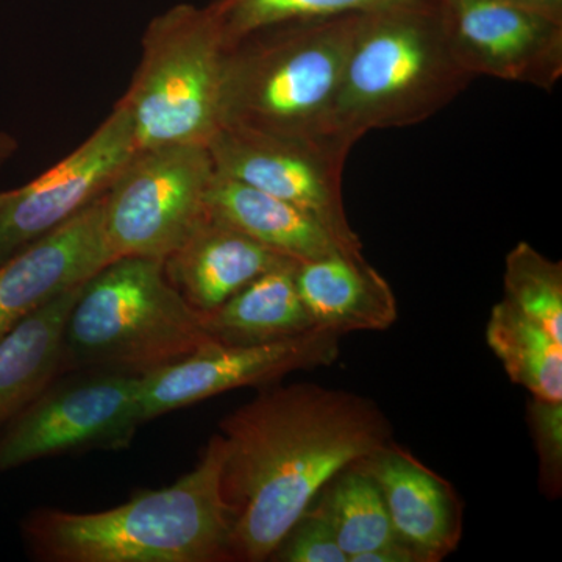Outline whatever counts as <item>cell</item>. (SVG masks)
<instances>
[{
	"label": "cell",
	"mask_w": 562,
	"mask_h": 562,
	"mask_svg": "<svg viewBox=\"0 0 562 562\" xmlns=\"http://www.w3.org/2000/svg\"><path fill=\"white\" fill-rule=\"evenodd\" d=\"M217 432L232 561L246 562L269 561L336 473L392 439L371 398L316 383L262 391L225 416Z\"/></svg>",
	"instance_id": "obj_1"
},
{
	"label": "cell",
	"mask_w": 562,
	"mask_h": 562,
	"mask_svg": "<svg viewBox=\"0 0 562 562\" xmlns=\"http://www.w3.org/2000/svg\"><path fill=\"white\" fill-rule=\"evenodd\" d=\"M224 441L214 432L198 464L171 486L140 491L98 513L40 508L22 535L49 562L232 561L233 517L222 497Z\"/></svg>",
	"instance_id": "obj_2"
},
{
	"label": "cell",
	"mask_w": 562,
	"mask_h": 562,
	"mask_svg": "<svg viewBox=\"0 0 562 562\" xmlns=\"http://www.w3.org/2000/svg\"><path fill=\"white\" fill-rule=\"evenodd\" d=\"M472 80L454 54L441 0L364 11L333 103L331 133L355 146L368 132L420 124Z\"/></svg>",
	"instance_id": "obj_3"
},
{
	"label": "cell",
	"mask_w": 562,
	"mask_h": 562,
	"mask_svg": "<svg viewBox=\"0 0 562 562\" xmlns=\"http://www.w3.org/2000/svg\"><path fill=\"white\" fill-rule=\"evenodd\" d=\"M360 14L269 25L227 46L221 127L335 136L333 103Z\"/></svg>",
	"instance_id": "obj_4"
},
{
	"label": "cell",
	"mask_w": 562,
	"mask_h": 562,
	"mask_svg": "<svg viewBox=\"0 0 562 562\" xmlns=\"http://www.w3.org/2000/svg\"><path fill=\"white\" fill-rule=\"evenodd\" d=\"M216 344L161 260L114 258L81 284L63 331V373L146 376Z\"/></svg>",
	"instance_id": "obj_5"
},
{
	"label": "cell",
	"mask_w": 562,
	"mask_h": 562,
	"mask_svg": "<svg viewBox=\"0 0 562 562\" xmlns=\"http://www.w3.org/2000/svg\"><path fill=\"white\" fill-rule=\"evenodd\" d=\"M224 35L213 7L180 3L151 20L124 98L138 150L209 146L221 128Z\"/></svg>",
	"instance_id": "obj_6"
},
{
	"label": "cell",
	"mask_w": 562,
	"mask_h": 562,
	"mask_svg": "<svg viewBox=\"0 0 562 562\" xmlns=\"http://www.w3.org/2000/svg\"><path fill=\"white\" fill-rule=\"evenodd\" d=\"M214 171L209 147L140 149L105 192L106 243L114 258L165 260L209 217Z\"/></svg>",
	"instance_id": "obj_7"
},
{
	"label": "cell",
	"mask_w": 562,
	"mask_h": 562,
	"mask_svg": "<svg viewBox=\"0 0 562 562\" xmlns=\"http://www.w3.org/2000/svg\"><path fill=\"white\" fill-rule=\"evenodd\" d=\"M60 375L0 431V473L44 458L131 446L140 424V376Z\"/></svg>",
	"instance_id": "obj_8"
},
{
	"label": "cell",
	"mask_w": 562,
	"mask_h": 562,
	"mask_svg": "<svg viewBox=\"0 0 562 562\" xmlns=\"http://www.w3.org/2000/svg\"><path fill=\"white\" fill-rule=\"evenodd\" d=\"M206 147L216 173L299 206L349 254L362 255L344 206V165L353 147L347 140L221 127Z\"/></svg>",
	"instance_id": "obj_9"
},
{
	"label": "cell",
	"mask_w": 562,
	"mask_h": 562,
	"mask_svg": "<svg viewBox=\"0 0 562 562\" xmlns=\"http://www.w3.org/2000/svg\"><path fill=\"white\" fill-rule=\"evenodd\" d=\"M336 333L314 328L284 341L255 346L211 344L160 371L140 376V414L154 420L206 398L262 386L292 372L325 368L338 360Z\"/></svg>",
	"instance_id": "obj_10"
},
{
	"label": "cell",
	"mask_w": 562,
	"mask_h": 562,
	"mask_svg": "<svg viewBox=\"0 0 562 562\" xmlns=\"http://www.w3.org/2000/svg\"><path fill=\"white\" fill-rule=\"evenodd\" d=\"M136 151L131 117L117 102L79 149L25 187L3 192L0 262L105 194Z\"/></svg>",
	"instance_id": "obj_11"
},
{
	"label": "cell",
	"mask_w": 562,
	"mask_h": 562,
	"mask_svg": "<svg viewBox=\"0 0 562 562\" xmlns=\"http://www.w3.org/2000/svg\"><path fill=\"white\" fill-rule=\"evenodd\" d=\"M454 54L473 77L552 91L562 76V21L508 0H441Z\"/></svg>",
	"instance_id": "obj_12"
},
{
	"label": "cell",
	"mask_w": 562,
	"mask_h": 562,
	"mask_svg": "<svg viewBox=\"0 0 562 562\" xmlns=\"http://www.w3.org/2000/svg\"><path fill=\"white\" fill-rule=\"evenodd\" d=\"M103 216L105 194L0 262V341L41 306L114 260Z\"/></svg>",
	"instance_id": "obj_13"
},
{
	"label": "cell",
	"mask_w": 562,
	"mask_h": 562,
	"mask_svg": "<svg viewBox=\"0 0 562 562\" xmlns=\"http://www.w3.org/2000/svg\"><path fill=\"white\" fill-rule=\"evenodd\" d=\"M357 464L379 486L395 535L419 562L446 560L458 549L462 502L452 484L392 439Z\"/></svg>",
	"instance_id": "obj_14"
},
{
	"label": "cell",
	"mask_w": 562,
	"mask_h": 562,
	"mask_svg": "<svg viewBox=\"0 0 562 562\" xmlns=\"http://www.w3.org/2000/svg\"><path fill=\"white\" fill-rule=\"evenodd\" d=\"M291 261L295 260L209 216L162 266L169 283L203 316L262 273Z\"/></svg>",
	"instance_id": "obj_15"
},
{
	"label": "cell",
	"mask_w": 562,
	"mask_h": 562,
	"mask_svg": "<svg viewBox=\"0 0 562 562\" xmlns=\"http://www.w3.org/2000/svg\"><path fill=\"white\" fill-rule=\"evenodd\" d=\"M295 284L314 327L342 336L384 331L397 322L391 284L362 255L335 254L299 262Z\"/></svg>",
	"instance_id": "obj_16"
},
{
	"label": "cell",
	"mask_w": 562,
	"mask_h": 562,
	"mask_svg": "<svg viewBox=\"0 0 562 562\" xmlns=\"http://www.w3.org/2000/svg\"><path fill=\"white\" fill-rule=\"evenodd\" d=\"M206 211L283 257L299 262L349 254L321 222L286 201L214 173ZM353 255V254H350Z\"/></svg>",
	"instance_id": "obj_17"
},
{
	"label": "cell",
	"mask_w": 562,
	"mask_h": 562,
	"mask_svg": "<svg viewBox=\"0 0 562 562\" xmlns=\"http://www.w3.org/2000/svg\"><path fill=\"white\" fill-rule=\"evenodd\" d=\"M297 265L299 261H291L262 273L220 308L203 314V325L213 341L222 346H255L314 330L295 284Z\"/></svg>",
	"instance_id": "obj_18"
},
{
	"label": "cell",
	"mask_w": 562,
	"mask_h": 562,
	"mask_svg": "<svg viewBox=\"0 0 562 562\" xmlns=\"http://www.w3.org/2000/svg\"><path fill=\"white\" fill-rule=\"evenodd\" d=\"M80 288L41 306L0 341V431L61 375L63 331Z\"/></svg>",
	"instance_id": "obj_19"
},
{
	"label": "cell",
	"mask_w": 562,
	"mask_h": 562,
	"mask_svg": "<svg viewBox=\"0 0 562 562\" xmlns=\"http://www.w3.org/2000/svg\"><path fill=\"white\" fill-rule=\"evenodd\" d=\"M486 342L513 383L532 397L562 402V342L503 299L491 310Z\"/></svg>",
	"instance_id": "obj_20"
},
{
	"label": "cell",
	"mask_w": 562,
	"mask_h": 562,
	"mask_svg": "<svg viewBox=\"0 0 562 562\" xmlns=\"http://www.w3.org/2000/svg\"><path fill=\"white\" fill-rule=\"evenodd\" d=\"M331 525L349 562L386 543L401 541L379 486L360 465H349L325 484L313 502Z\"/></svg>",
	"instance_id": "obj_21"
},
{
	"label": "cell",
	"mask_w": 562,
	"mask_h": 562,
	"mask_svg": "<svg viewBox=\"0 0 562 562\" xmlns=\"http://www.w3.org/2000/svg\"><path fill=\"white\" fill-rule=\"evenodd\" d=\"M505 301L562 342V262L519 243L505 260Z\"/></svg>",
	"instance_id": "obj_22"
},
{
	"label": "cell",
	"mask_w": 562,
	"mask_h": 562,
	"mask_svg": "<svg viewBox=\"0 0 562 562\" xmlns=\"http://www.w3.org/2000/svg\"><path fill=\"white\" fill-rule=\"evenodd\" d=\"M398 0H216L211 3L220 20L225 46L269 25L364 13Z\"/></svg>",
	"instance_id": "obj_23"
},
{
	"label": "cell",
	"mask_w": 562,
	"mask_h": 562,
	"mask_svg": "<svg viewBox=\"0 0 562 562\" xmlns=\"http://www.w3.org/2000/svg\"><path fill=\"white\" fill-rule=\"evenodd\" d=\"M527 422L539 460V486L550 501L562 494V402L530 397Z\"/></svg>",
	"instance_id": "obj_24"
},
{
	"label": "cell",
	"mask_w": 562,
	"mask_h": 562,
	"mask_svg": "<svg viewBox=\"0 0 562 562\" xmlns=\"http://www.w3.org/2000/svg\"><path fill=\"white\" fill-rule=\"evenodd\" d=\"M269 561L349 562L331 525L316 505L310 506L294 524Z\"/></svg>",
	"instance_id": "obj_25"
},
{
	"label": "cell",
	"mask_w": 562,
	"mask_h": 562,
	"mask_svg": "<svg viewBox=\"0 0 562 562\" xmlns=\"http://www.w3.org/2000/svg\"><path fill=\"white\" fill-rule=\"evenodd\" d=\"M351 562H419V560L408 546L402 541H394L371 552L362 553Z\"/></svg>",
	"instance_id": "obj_26"
},
{
	"label": "cell",
	"mask_w": 562,
	"mask_h": 562,
	"mask_svg": "<svg viewBox=\"0 0 562 562\" xmlns=\"http://www.w3.org/2000/svg\"><path fill=\"white\" fill-rule=\"evenodd\" d=\"M508 2L519 3V5L541 11L554 20L562 21V0H508Z\"/></svg>",
	"instance_id": "obj_27"
},
{
	"label": "cell",
	"mask_w": 562,
	"mask_h": 562,
	"mask_svg": "<svg viewBox=\"0 0 562 562\" xmlns=\"http://www.w3.org/2000/svg\"><path fill=\"white\" fill-rule=\"evenodd\" d=\"M16 150L18 140L9 135V133L0 132V166H3V162L13 157Z\"/></svg>",
	"instance_id": "obj_28"
},
{
	"label": "cell",
	"mask_w": 562,
	"mask_h": 562,
	"mask_svg": "<svg viewBox=\"0 0 562 562\" xmlns=\"http://www.w3.org/2000/svg\"><path fill=\"white\" fill-rule=\"evenodd\" d=\"M2 201H3V192H0V205H2Z\"/></svg>",
	"instance_id": "obj_29"
}]
</instances>
